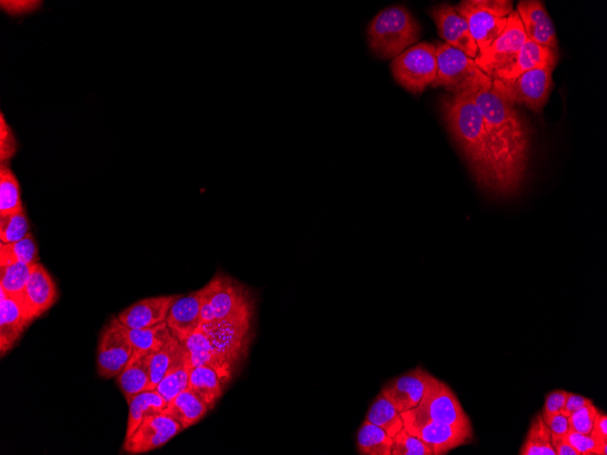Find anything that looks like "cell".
Wrapping results in <instances>:
<instances>
[{
    "instance_id": "cell-39",
    "label": "cell",
    "mask_w": 607,
    "mask_h": 455,
    "mask_svg": "<svg viewBox=\"0 0 607 455\" xmlns=\"http://www.w3.org/2000/svg\"><path fill=\"white\" fill-rule=\"evenodd\" d=\"M564 438L579 455H595L597 443L591 434H582L569 429Z\"/></svg>"
},
{
    "instance_id": "cell-14",
    "label": "cell",
    "mask_w": 607,
    "mask_h": 455,
    "mask_svg": "<svg viewBox=\"0 0 607 455\" xmlns=\"http://www.w3.org/2000/svg\"><path fill=\"white\" fill-rule=\"evenodd\" d=\"M433 377L423 367L416 366L386 381L380 393L401 413L418 406Z\"/></svg>"
},
{
    "instance_id": "cell-26",
    "label": "cell",
    "mask_w": 607,
    "mask_h": 455,
    "mask_svg": "<svg viewBox=\"0 0 607 455\" xmlns=\"http://www.w3.org/2000/svg\"><path fill=\"white\" fill-rule=\"evenodd\" d=\"M227 382L211 367H192L189 374V389L213 409L222 397Z\"/></svg>"
},
{
    "instance_id": "cell-24",
    "label": "cell",
    "mask_w": 607,
    "mask_h": 455,
    "mask_svg": "<svg viewBox=\"0 0 607 455\" xmlns=\"http://www.w3.org/2000/svg\"><path fill=\"white\" fill-rule=\"evenodd\" d=\"M127 404L128 418L124 439L129 438L145 419L163 412L167 401L154 389L134 395L127 401Z\"/></svg>"
},
{
    "instance_id": "cell-2",
    "label": "cell",
    "mask_w": 607,
    "mask_h": 455,
    "mask_svg": "<svg viewBox=\"0 0 607 455\" xmlns=\"http://www.w3.org/2000/svg\"><path fill=\"white\" fill-rule=\"evenodd\" d=\"M441 111L449 133L479 186L505 196L483 116L471 93L443 96Z\"/></svg>"
},
{
    "instance_id": "cell-45",
    "label": "cell",
    "mask_w": 607,
    "mask_h": 455,
    "mask_svg": "<svg viewBox=\"0 0 607 455\" xmlns=\"http://www.w3.org/2000/svg\"><path fill=\"white\" fill-rule=\"evenodd\" d=\"M552 445L555 455H579L564 436L552 435Z\"/></svg>"
},
{
    "instance_id": "cell-19",
    "label": "cell",
    "mask_w": 607,
    "mask_h": 455,
    "mask_svg": "<svg viewBox=\"0 0 607 455\" xmlns=\"http://www.w3.org/2000/svg\"><path fill=\"white\" fill-rule=\"evenodd\" d=\"M180 296L171 294L142 299L120 312L117 318L129 329L156 325L165 321L172 304Z\"/></svg>"
},
{
    "instance_id": "cell-21",
    "label": "cell",
    "mask_w": 607,
    "mask_h": 455,
    "mask_svg": "<svg viewBox=\"0 0 607 455\" xmlns=\"http://www.w3.org/2000/svg\"><path fill=\"white\" fill-rule=\"evenodd\" d=\"M0 350L9 351L32 321L20 296L0 298Z\"/></svg>"
},
{
    "instance_id": "cell-43",
    "label": "cell",
    "mask_w": 607,
    "mask_h": 455,
    "mask_svg": "<svg viewBox=\"0 0 607 455\" xmlns=\"http://www.w3.org/2000/svg\"><path fill=\"white\" fill-rule=\"evenodd\" d=\"M592 403H593L592 401L590 400L589 398H586L580 394L568 392L565 403L563 405L562 410H561V413L568 417L572 411Z\"/></svg>"
},
{
    "instance_id": "cell-13",
    "label": "cell",
    "mask_w": 607,
    "mask_h": 455,
    "mask_svg": "<svg viewBox=\"0 0 607 455\" xmlns=\"http://www.w3.org/2000/svg\"><path fill=\"white\" fill-rule=\"evenodd\" d=\"M432 420L459 427H472L457 396L449 385L433 377L417 406Z\"/></svg>"
},
{
    "instance_id": "cell-20",
    "label": "cell",
    "mask_w": 607,
    "mask_h": 455,
    "mask_svg": "<svg viewBox=\"0 0 607 455\" xmlns=\"http://www.w3.org/2000/svg\"><path fill=\"white\" fill-rule=\"evenodd\" d=\"M201 289L181 295L171 306L165 322L172 334L184 342L202 324L200 315Z\"/></svg>"
},
{
    "instance_id": "cell-31",
    "label": "cell",
    "mask_w": 607,
    "mask_h": 455,
    "mask_svg": "<svg viewBox=\"0 0 607 455\" xmlns=\"http://www.w3.org/2000/svg\"><path fill=\"white\" fill-rule=\"evenodd\" d=\"M39 261L37 243L32 232L15 242H0V266L21 262L33 265Z\"/></svg>"
},
{
    "instance_id": "cell-30",
    "label": "cell",
    "mask_w": 607,
    "mask_h": 455,
    "mask_svg": "<svg viewBox=\"0 0 607 455\" xmlns=\"http://www.w3.org/2000/svg\"><path fill=\"white\" fill-rule=\"evenodd\" d=\"M520 455H555L552 445V434L542 413H537L519 450Z\"/></svg>"
},
{
    "instance_id": "cell-11",
    "label": "cell",
    "mask_w": 607,
    "mask_h": 455,
    "mask_svg": "<svg viewBox=\"0 0 607 455\" xmlns=\"http://www.w3.org/2000/svg\"><path fill=\"white\" fill-rule=\"evenodd\" d=\"M527 36L516 10L508 15L503 33L474 58L476 65L492 79L508 70L516 61Z\"/></svg>"
},
{
    "instance_id": "cell-33",
    "label": "cell",
    "mask_w": 607,
    "mask_h": 455,
    "mask_svg": "<svg viewBox=\"0 0 607 455\" xmlns=\"http://www.w3.org/2000/svg\"><path fill=\"white\" fill-rule=\"evenodd\" d=\"M182 348L183 343L173 335L159 350L150 353L149 390L155 389L156 385L176 359Z\"/></svg>"
},
{
    "instance_id": "cell-35",
    "label": "cell",
    "mask_w": 607,
    "mask_h": 455,
    "mask_svg": "<svg viewBox=\"0 0 607 455\" xmlns=\"http://www.w3.org/2000/svg\"><path fill=\"white\" fill-rule=\"evenodd\" d=\"M32 265L15 262L0 266V291L7 296H20L31 273Z\"/></svg>"
},
{
    "instance_id": "cell-40",
    "label": "cell",
    "mask_w": 607,
    "mask_h": 455,
    "mask_svg": "<svg viewBox=\"0 0 607 455\" xmlns=\"http://www.w3.org/2000/svg\"><path fill=\"white\" fill-rule=\"evenodd\" d=\"M16 142L13 132L6 124L3 114L0 120V159L1 163L6 162L15 153Z\"/></svg>"
},
{
    "instance_id": "cell-44",
    "label": "cell",
    "mask_w": 607,
    "mask_h": 455,
    "mask_svg": "<svg viewBox=\"0 0 607 455\" xmlns=\"http://www.w3.org/2000/svg\"><path fill=\"white\" fill-rule=\"evenodd\" d=\"M200 315L202 323L215 321L211 302V294L207 284L201 288Z\"/></svg>"
},
{
    "instance_id": "cell-9",
    "label": "cell",
    "mask_w": 607,
    "mask_h": 455,
    "mask_svg": "<svg viewBox=\"0 0 607 455\" xmlns=\"http://www.w3.org/2000/svg\"><path fill=\"white\" fill-rule=\"evenodd\" d=\"M391 68L400 85L412 94H422L436 76L435 45L421 42L407 48L393 58Z\"/></svg>"
},
{
    "instance_id": "cell-36",
    "label": "cell",
    "mask_w": 607,
    "mask_h": 455,
    "mask_svg": "<svg viewBox=\"0 0 607 455\" xmlns=\"http://www.w3.org/2000/svg\"><path fill=\"white\" fill-rule=\"evenodd\" d=\"M30 225L25 210L0 216V241L15 242L22 240L29 232Z\"/></svg>"
},
{
    "instance_id": "cell-23",
    "label": "cell",
    "mask_w": 607,
    "mask_h": 455,
    "mask_svg": "<svg viewBox=\"0 0 607 455\" xmlns=\"http://www.w3.org/2000/svg\"><path fill=\"white\" fill-rule=\"evenodd\" d=\"M557 58V51L536 44L527 37L518 53L514 64L508 70L499 74L494 79L503 82H512L523 73L543 67L550 61Z\"/></svg>"
},
{
    "instance_id": "cell-15",
    "label": "cell",
    "mask_w": 607,
    "mask_h": 455,
    "mask_svg": "<svg viewBox=\"0 0 607 455\" xmlns=\"http://www.w3.org/2000/svg\"><path fill=\"white\" fill-rule=\"evenodd\" d=\"M182 425L166 413L161 412L145 419L127 439L123 450L139 454L157 449L183 430Z\"/></svg>"
},
{
    "instance_id": "cell-22",
    "label": "cell",
    "mask_w": 607,
    "mask_h": 455,
    "mask_svg": "<svg viewBox=\"0 0 607 455\" xmlns=\"http://www.w3.org/2000/svg\"><path fill=\"white\" fill-rule=\"evenodd\" d=\"M150 353L134 350L131 358L124 369L115 377L116 383L126 401L134 395L149 390L150 386Z\"/></svg>"
},
{
    "instance_id": "cell-1",
    "label": "cell",
    "mask_w": 607,
    "mask_h": 455,
    "mask_svg": "<svg viewBox=\"0 0 607 455\" xmlns=\"http://www.w3.org/2000/svg\"><path fill=\"white\" fill-rule=\"evenodd\" d=\"M471 96L480 108L489 134L505 196L521 187L526 172L530 149L529 129L514 104L493 84Z\"/></svg>"
},
{
    "instance_id": "cell-38",
    "label": "cell",
    "mask_w": 607,
    "mask_h": 455,
    "mask_svg": "<svg viewBox=\"0 0 607 455\" xmlns=\"http://www.w3.org/2000/svg\"><path fill=\"white\" fill-rule=\"evenodd\" d=\"M598 409L590 404L572 411L568 417L569 429L582 434H590Z\"/></svg>"
},
{
    "instance_id": "cell-34",
    "label": "cell",
    "mask_w": 607,
    "mask_h": 455,
    "mask_svg": "<svg viewBox=\"0 0 607 455\" xmlns=\"http://www.w3.org/2000/svg\"><path fill=\"white\" fill-rule=\"evenodd\" d=\"M19 183L6 162L0 166V216L23 210Z\"/></svg>"
},
{
    "instance_id": "cell-25",
    "label": "cell",
    "mask_w": 607,
    "mask_h": 455,
    "mask_svg": "<svg viewBox=\"0 0 607 455\" xmlns=\"http://www.w3.org/2000/svg\"><path fill=\"white\" fill-rule=\"evenodd\" d=\"M208 410L205 402L188 388L168 401L163 412L174 418L184 430L198 422Z\"/></svg>"
},
{
    "instance_id": "cell-7",
    "label": "cell",
    "mask_w": 607,
    "mask_h": 455,
    "mask_svg": "<svg viewBox=\"0 0 607 455\" xmlns=\"http://www.w3.org/2000/svg\"><path fill=\"white\" fill-rule=\"evenodd\" d=\"M403 428L422 440L433 455H444L473 440V427H459L432 420L417 407L401 412Z\"/></svg>"
},
{
    "instance_id": "cell-6",
    "label": "cell",
    "mask_w": 607,
    "mask_h": 455,
    "mask_svg": "<svg viewBox=\"0 0 607 455\" xmlns=\"http://www.w3.org/2000/svg\"><path fill=\"white\" fill-rule=\"evenodd\" d=\"M453 6L467 22L479 52L503 33L512 11V2L506 0H463Z\"/></svg>"
},
{
    "instance_id": "cell-3",
    "label": "cell",
    "mask_w": 607,
    "mask_h": 455,
    "mask_svg": "<svg viewBox=\"0 0 607 455\" xmlns=\"http://www.w3.org/2000/svg\"><path fill=\"white\" fill-rule=\"evenodd\" d=\"M250 325L214 321L202 323L184 342L191 367L205 365L228 383L245 357Z\"/></svg>"
},
{
    "instance_id": "cell-42",
    "label": "cell",
    "mask_w": 607,
    "mask_h": 455,
    "mask_svg": "<svg viewBox=\"0 0 607 455\" xmlns=\"http://www.w3.org/2000/svg\"><path fill=\"white\" fill-rule=\"evenodd\" d=\"M552 435L564 436L569 430L568 419L561 412L550 416H542Z\"/></svg>"
},
{
    "instance_id": "cell-8",
    "label": "cell",
    "mask_w": 607,
    "mask_h": 455,
    "mask_svg": "<svg viewBox=\"0 0 607 455\" xmlns=\"http://www.w3.org/2000/svg\"><path fill=\"white\" fill-rule=\"evenodd\" d=\"M207 286L215 321L251 324L254 301L245 285L229 275L217 272Z\"/></svg>"
},
{
    "instance_id": "cell-12",
    "label": "cell",
    "mask_w": 607,
    "mask_h": 455,
    "mask_svg": "<svg viewBox=\"0 0 607 455\" xmlns=\"http://www.w3.org/2000/svg\"><path fill=\"white\" fill-rule=\"evenodd\" d=\"M134 352L127 328L118 318H112L103 328L96 353V368L104 379L116 377Z\"/></svg>"
},
{
    "instance_id": "cell-18",
    "label": "cell",
    "mask_w": 607,
    "mask_h": 455,
    "mask_svg": "<svg viewBox=\"0 0 607 455\" xmlns=\"http://www.w3.org/2000/svg\"><path fill=\"white\" fill-rule=\"evenodd\" d=\"M516 11L529 39L558 52L555 28L542 1H520Z\"/></svg>"
},
{
    "instance_id": "cell-5",
    "label": "cell",
    "mask_w": 607,
    "mask_h": 455,
    "mask_svg": "<svg viewBox=\"0 0 607 455\" xmlns=\"http://www.w3.org/2000/svg\"><path fill=\"white\" fill-rule=\"evenodd\" d=\"M437 73L433 87H443L452 94L475 93L493 79L475 64L474 59L443 42H436Z\"/></svg>"
},
{
    "instance_id": "cell-28",
    "label": "cell",
    "mask_w": 607,
    "mask_h": 455,
    "mask_svg": "<svg viewBox=\"0 0 607 455\" xmlns=\"http://www.w3.org/2000/svg\"><path fill=\"white\" fill-rule=\"evenodd\" d=\"M393 437L375 424L363 420L356 433V450L360 455H391Z\"/></svg>"
},
{
    "instance_id": "cell-37",
    "label": "cell",
    "mask_w": 607,
    "mask_h": 455,
    "mask_svg": "<svg viewBox=\"0 0 607 455\" xmlns=\"http://www.w3.org/2000/svg\"><path fill=\"white\" fill-rule=\"evenodd\" d=\"M391 455H433L430 448L404 428L393 437Z\"/></svg>"
},
{
    "instance_id": "cell-29",
    "label": "cell",
    "mask_w": 607,
    "mask_h": 455,
    "mask_svg": "<svg viewBox=\"0 0 607 455\" xmlns=\"http://www.w3.org/2000/svg\"><path fill=\"white\" fill-rule=\"evenodd\" d=\"M364 419L384 430L391 437L403 428L401 413L380 392L373 400Z\"/></svg>"
},
{
    "instance_id": "cell-10",
    "label": "cell",
    "mask_w": 607,
    "mask_h": 455,
    "mask_svg": "<svg viewBox=\"0 0 607 455\" xmlns=\"http://www.w3.org/2000/svg\"><path fill=\"white\" fill-rule=\"evenodd\" d=\"M558 58L545 66L527 71L512 82L493 79V84L513 104H524L536 114L542 112L552 87V72Z\"/></svg>"
},
{
    "instance_id": "cell-27",
    "label": "cell",
    "mask_w": 607,
    "mask_h": 455,
    "mask_svg": "<svg viewBox=\"0 0 607 455\" xmlns=\"http://www.w3.org/2000/svg\"><path fill=\"white\" fill-rule=\"evenodd\" d=\"M191 368L187 351L183 344L176 359L155 387L167 402L189 388Z\"/></svg>"
},
{
    "instance_id": "cell-4",
    "label": "cell",
    "mask_w": 607,
    "mask_h": 455,
    "mask_svg": "<svg viewBox=\"0 0 607 455\" xmlns=\"http://www.w3.org/2000/svg\"><path fill=\"white\" fill-rule=\"evenodd\" d=\"M421 27L404 5H393L379 12L369 24L367 38L371 50L382 59H391L415 44Z\"/></svg>"
},
{
    "instance_id": "cell-17",
    "label": "cell",
    "mask_w": 607,
    "mask_h": 455,
    "mask_svg": "<svg viewBox=\"0 0 607 455\" xmlns=\"http://www.w3.org/2000/svg\"><path fill=\"white\" fill-rule=\"evenodd\" d=\"M57 298L56 285L45 267L36 262L32 265L31 273L21 299L30 319L33 321L53 306Z\"/></svg>"
},
{
    "instance_id": "cell-16",
    "label": "cell",
    "mask_w": 607,
    "mask_h": 455,
    "mask_svg": "<svg viewBox=\"0 0 607 455\" xmlns=\"http://www.w3.org/2000/svg\"><path fill=\"white\" fill-rule=\"evenodd\" d=\"M437 28L438 35L448 45L475 58L479 49L470 33L467 22L448 3L433 5L428 11Z\"/></svg>"
},
{
    "instance_id": "cell-41",
    "label": "cell",
    "mask_w": 607,
    "mask_h": 455,
    "mask_svg": "<svg viewBox=\"0 0 607 455\" xmlns=\"http://www.w3.org/2000/svg\"><path fill=\"white\" fill-rule=\"evenodd\" d=\"M567 395L568 391L562 389L550 391L545 397L542 416H550L561 412Z\"/></svg>"
},
{
    "instance_id": "cell-32",
    "label": "cell",
    "mask_w": 607,
    "mask_h": 455,
    "mask_svg": "<svg viewBox=\"0 0 607 455\" xmlns=\"http://www.w3.org/2000/svg\"><path fill=\"white\" fill-rule=\"evenodd\" d=\"M127 333L134 350L147 352L159 350L173 336L165 321L145 328H127Z\"/></svg>"
}]
</instances>
